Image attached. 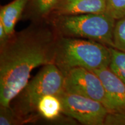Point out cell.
Returning <instances> with one entry per match:
<instances>
[{
    "label": "cell",
    "instance_id": "obj_3",
    "mask_svg": "<svg viewBox=\"0 0 125 125\" xmlns=\"http://www.w3.org/2000/svg\"><path fill=\"white\" fill-rule=\"evenodd\" d=\"M110 60L107 45L93 40L59 36L54 64L62 73L76 67L90 70L108 67Z\"/></svg>",
    "mask_w": 125,
    "mask_h": 125
},
{
    "label": "cell",
    "instance_id": "obj_9",
    "mask_svg": "<svg viewBox=\"0 0 125 125\" xmlns=\"http://www.w3.org/2000/svg\"><path fill=\"white\" fill-rule=\"evenodd\" d=\"M27 2L28 0H12L0 8V22L9 36L15 32L16 25L22 18Z\"/></svg>",
    "mask_w": 125,
    "mask_h": 125
},
{
    "label": "cell",
    "instance_id": "obj_1",
    "mask_svg": "<svg viewBox=\"0 0 125 125\" xmlns=\"http://www.w3.org/2000/svg\"><path fill=\"white\" fill-rule=\"evenodd\" d=\"M59 36L47 20L31 22L0 45V105L10 106L34 68L54 63Z\"/></svg>",
    "mask_w": 125,
    "mask_h": 125
},
{
    "label": "cell",
    "instance_id": "obj_17",
    "mask_svg": "<svg viewBox=\"0 0 125 125\" xmlns=\"http://www.w3.org/2000/svg\"><path fill=\"white\" fill-rule=\"evenodd\" d=\"M10 36L8 35L2 23L0 22V45L4 44Z\"/></svg>",
    "mask_w": 125,
    "mask_h": 125
},
{
    "label": "cell",
    "instance_id": "obj_2",
    "mask_svg": "<svg viewBox=\"0 0 125 125\" xmlns=\"http://www.w3.org/2000/svg\"><path fill=\"white\" fill-rule=\"evenodd\" d=\"M64 92V74L55 64L43 65L10 101V106L23 123L40 118L37 105L47 94L59 96Z\"/></svg>",
    "mask_w": 125,
    "mask_h": 125
},
{
    "label": "cell",
    "instance_id": "obj_4",
    "mask_svg": "<svg viewBox=\"0 0 125 125\" xmlns=\"http://www.w3.org/2000/svg\"><path fill=\"white\" fill-rule=\"evenodd\" d=\"M46 20L59 35L93 40L114 48L116 20L107 13L50 16Z\"/></svg>",
    "mask_w": 125,
    "mask_h": 125
},
{
    "label": "cell",
    "instance_id": "obj_12",
    "mask_svg": "<svg viewBox=\"0 0 125 125\" xmlns=\"http://www.w3.org/2000/svg\"><path fill=\"white\" fill-rule=\"evenodd\" d=\"M111 60L109 68L125 83V51L109 47Z\"/></svg>",
    "mask_w": 125,
    "mask_h": 125
},
{
    "label": "cell",
    "instance_id": "obj_11",
    "mask_svg": "<svg viewBox=\"0 0 125 125\" xmlns=\"http://www.w3.org/2000/svg\"><path fill=\"white\" fill-rule=\"evenodd\" d=\"M37 114L40 118L53 121L60 118L62 114V104L59 97L47 94L42 97L37 105Z\"/></svg>",
    "mask_w": 125,
    "mask_h": 125
},
{
    "label": "cell",
    "instance_id": "obj_10",
    "mask_svg": "<svg viewBox=\"0 0 125 125\" xmlns=\"http://www.w3.org/2000/svg\"><path fill=\"white\" fill-rule=\"evenodd\" d=\"M60 0H28L21 19L37 23L46 21Z\"/></svg>",
    "mask_w": 125,
    "mask_h": 125
},
{
    "label": "cell",
    "instance_id": "obj_15",
    "mask_svg": "<svg viewBox=\"0 0 125 125\" xmlns=\"http://www.w3.org/2000/svg\"><path fill=\"white\" fill-rule=\"evenodd\" d=\"M23 123L10 106L0 105V125H18Z\"/></svg>",
    "mask_w": 125,
    "mask_h": 125
},
{
    "label": "cell",
    "instance_id": "obj_16",
    "mask_svg": "<svg viewBox=\"0 0 125 125\" xmlns=\"http://www.w3.org/2000/svg\"><path fill=\"white\" fill-rule=\"evenodd\" d=\"M105 125H125V111L108 112L105 119Z\"/></svg>",
    "mask_w": 125,
    "mask_h": 125
},
{
    "label": "cell",
    "instance_id": "obj_13",
    "mask_svg": "<svg viewBox=\"0 0 125 125\" xmlns=\"http://www.w3.org/2000/svg\"><path fill=\"white\" fill-rule=\"evenodd\" d=\"M114 48L125 51V16L117 20L114 30Z\"/></svg>",
    "mask_w": 125,
    "mask_h": 125
},
{
    "label": "cell",
    "instance_id": "obj_8",
    "mask_svg": "<svg viewBox=\"0 0 125 125\" xmlns=\"http://www.w3.org/2000/svg\"><path fill=\"white\" fill-rule=\"evenodd\" d=\"M106 0H60L50 16L106 13Z\"/></svg>",
    "mask_w": 125,
    "mask_h": 125
},
{
    "label": "cell",
    "instance_id": "obj_6",
    "mask_svg": "<svg viewBox=\"0 0 125 125\" xmlns=\"http://www.w3.org/2000/svg\"><path fill=\"white\" fill-rule=\"evenodd\" d=\"M62 114L85 125H103L108 111L102 103L86 97L64 92L59 96Z\"/></svg>",
    "mask_w": 125,
    "mask_h": 125
},
{
    "label": "cell",
    "instance_id": "obj_14",
    "mask_svg": "<svg viewBox=\"0 0 125 125\" xmlns=\"http://www.w3.org/2000/svg\"><path fill=\"white\" fill-rule=\"evenodd\" d=\"M106 13L119 20L125 16V0H106Z\"/></svg>",
    "mask_w": 125,
    "mask_h": 125
},
{
    "label": "cell",
    "instance_id": "obj_7",
    "mask_svg": "<svg viewBox=\"0 0 125 125\" xmlns=\"http://www.w3.org/2000/svg\"><path fill=\"white\" fill-rule=\"evenodd\" d=\"M98 76L110 103L109 112L125 111V83L109 67L92 70Z\"/></svg>",
    "mask_w": 125,
    "mask_h": 125
},
{
    "label": "cell",
    "instance_id": "obj_5",
    "mask_svg": "<svg viewBox=\"0 0 125 125\" xmlns=\"http://www.w3.org/2000/svg\"><path fill=\"white\" fill-rule=\"evenodd\" d=\"M64 74V92L98 101L110 111V103L101 79L92 70L82 67L72 68Z\"/></svg>",
    "mask_w": 125,
    "mask_h": 125
}]
</instances>
